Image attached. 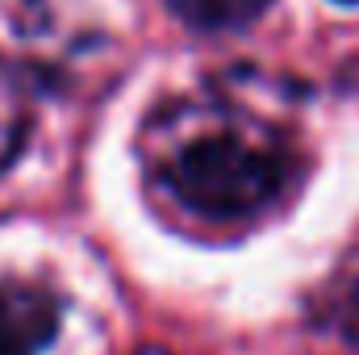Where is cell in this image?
<instances>
[{
	"instance_id": "6da1fadb",
	"label": "cell",
	"mask_w": 359,
	"mask_h": 355,
	"mask_svg": "<svg viewBox=\"0 0 359 355\" xmlns=\"http://www.w3.org/2000/svg\"><path fill=\"white\" fill-rule=\"evenodd\" d=\"M142 151L155 184L217 226L259 217L292 184L288 138L226 96L172 100L151 117Z\"/></svg>"
},
{
	"instance_id": "7a4b0ae2",
	"label": "cell",
	"mask_w": 359,
	"mask_h": 355,
	"mask_svg": "<svg viewBox=\"0 0 359 355\" xmlns=\"http://www.w3.org/2000/svg\"><path fill=\"white\" fill-rule=\"evenodd\" d=\"M59 330V297L42 284H0V355H42Z\"/></svg>"
},
{
	"instance_id": "3957f363",
	"label": "cell",
	"mask_w": 359,
	"mask_h": 355,
	"mask_svg": "<svg viewBox=\"0 0 359 355\" xmlns=\"http://www.w3.org/2000/svg\"><path fill=\"white\" fill-rule=\"evenodd\" d=\"M271 0H172L180 21H188L201 34H222V29H243L255 17H264Z\"/></svg>"
},
{
	"instance_id": "277c9868",
	"label": "cell",
	"mask_w": 359,
	"mask_h": 355,
	"mask_svg": "<svg viewBox=\"0 0 359 355\" xmlns=\"http://www.w3.org/2000/svg\"><path fill=\"white\" fill-rule=\"evenodd\" d=\"M25 130H29V109H25L21 92L13 84V76L0 67V172L21 155Z\"/></svg>"
},
{
	"instance_id": "5b68a950",
	"label": "cell",
	"mask_w": 359,
	"mask_h": 355,
	"mask_svg": "<svg viewBox=\"0 0 359 355\" xmlns=\"http://www.w3.org/2000/svg\"><path fill=\"white\" fill-rule=\"evenodd\" d=\"M330 326L347 339V343H359V276L334 297V309H330Z\"/></svg>"
},
{
	"instance_id": "8992f818",
	"label": "cell",
	"mask_w": 359,
	"mask_h": 355,
	"mask_svg": "<svg viewBox=\"0 0 359 355\" xmlns=\"http://www.w3.org/2000/svg\"><path fill=\"white\" fill-rule=\"evenodd\" d=\"M138 355H172V351H163V347H142Z\"/></svg>"
},
{
	"instance_id": "52a82bcc",
	"label": "cell",
	"mask_w": 359,
	"mask_h": 355,
	"mask_svg": "<svg viewBox=\"0 0 359 355\" xmlns=\"http://www.w3.org/2000/svg\"><path fill=\"white\" fill-rule=\"evenodd\" d=\"M339 4H359V0H339Z\"/></svg>"
}]
</instances>
